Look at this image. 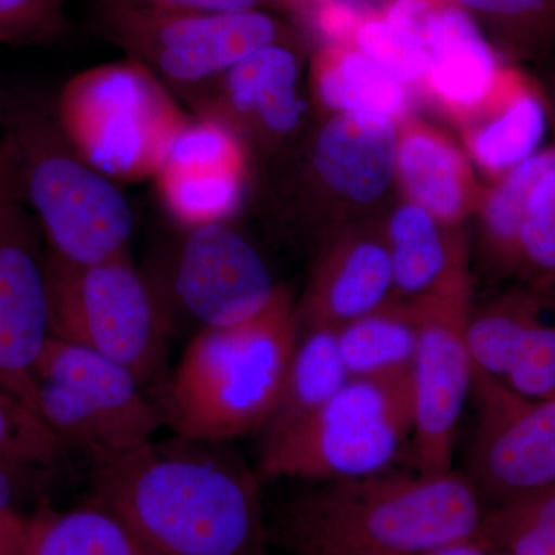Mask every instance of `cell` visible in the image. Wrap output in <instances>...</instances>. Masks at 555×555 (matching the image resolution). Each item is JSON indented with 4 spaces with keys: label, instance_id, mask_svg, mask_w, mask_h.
Returning a JSON list of instances; mask_svg holds the SVG:
<instances>
[{
    "label": "cell",
    "instance_id": "obj_5",
    "mask_svg": "<svg viewBox=\"0 0 555 555\" xmlns=\"http://www.w3.org/2000/svg\"><path fill=\"white\" fill-rule=\"evenodd\" d=\"M51 104L69 145L115 182L155 178L192 118L153 73L130 60L79 72Z\"/></svg>",
    "mask_w": 555,
    "mask_h": 555
},
{
    "label": "cell",
    "instance_id": "obj_32",
    "mask_svg": "<svg viewBox=\"0 0 555 555\" xmlns=\"http://www.w3.org/2000/svg\"><path fill=\"white\" fill-rule=\"evenodd\" d=\"M360 53L386 69L401 83L425 78L427 53L420 43L390 27L386 21H367L356 31Z\"/></svg>",
    "mask_w": 555,
    "mask_h": 555
},
{
    "label": "cell",
    "instance_id": "obj_20",
    "mask_svg": "<svg viewBox=\"0 0 555 555\" xmlns=\"http://www.w3.org/2000/svg\"><path fill=\"white\" fill-rule=\"evenodd\" d=\"M339 357L349 378L389 379L414 371L418 315L414 302L390 305L337 328Z\"/></svg>",
    "mask_w": 555,
    "mask_h": 555
},
{
    "label": "cell",
    "instance_id": "obj_31",
    "mask_svg": "<svg viewBox=\"0 0 555 555\" xmlns=\"http://www.w3.org/2000/svg\"><path fill=\"white\" fill-rule=\"evenodd\" d=\"M64 0H0V42L47 46L67 36Z\"/></svg>",
    "mask_w": 555,
    "mask_h": 555
},
{
    "label": "cell",
    "instance_id": "obj_12",
    "mask_svg": "<svg viewBox=\"0 0 555 555\" xmlns=\"http://www.w3.org/2000/svg\"><path fill=\"white\" fill-rule=\"evenodd\" d=\"M477 420L469 474L489 506L555 486V398L518 396L474 367Z\"/></svg>",
    "mask_w": 555,
    "mask_h": 555
},
{
    "label": "cell",
    "instance_id": "obj_15",
    "mask_svg": "<svg viewBox=\"0 0 555 555\" xmlns=\"http://www.w3.org/2000/svg\"><path fill=\"white\" fill-rule=\"evenodd\" d=\"M398 137L392 119L335 113L318 130L301 163V184L313 182L335 195L371 203L397 173Z\"/></svg>",
    "mask_w": 555,
    "mask_h": 555
},
{
    "label": "cell",
    "instance_id": "obj_30",
    "mask_svg": "<svg viewBox=\"0 0 555 555\" xmlns=\"http://www.w3.org/2000/svg\"><path fill=\"white\" fill-rule=\"evenodd\" d=\"M517 266L543 281L555 278V167L529 195L518 232Z\"/></svg>",
    "mask_w": 555,
    "mask_h": 555
},
{
    "label": "cell",
    "instance_id": "obj_35",
    "mask_svg": "<svg viewBox=\"0 0 555 555\" xmlns=\"http://www.w3.org/2000/svg\"><path fill=\"white\" fill-rule=\"evenodd\" d=\"M47 481V470L0 459V513L16 511L17 503L36 495Z\"/></svg>",
    "mask_w": 555,
    "mask_h": 555
},
{
    "label": "cell",
    "instance_id": "obj_39",
    "mask_svg": "<svg viewBox=\"0 0 555 555\" xmlns=\"http://www.w3.org/2000/svg\"><path fill=\"white\" fill-rule=\"evenodd\" d=\"M412 555H495L486 547L478 545V543H460V545H452L440 547V550L427 551V553L412 554Z\"/></svg>",
    "mask_w": 555,
    "mask_h": 555
},
{
    "label": "cell",
    "instance_id": "obj_36",
    "mask_svg": "<svg viewBox=\"0 0 555 555\" xmlns=\"http://www.w3.org/2000/svg\"><path fill=\"white\" fill-rule=\"evenodd\" d=\"M134 9L171 11V13L225 14L257 10L259 0H112Z\"/></svg>",
    "mask_w": 555,
    "mask_h": 555
},
{
    "label": "cell",
    "instance_id": "obj_23",
    "mask_svg": "<svg viewBox=\"0 0 555 555\" xmlns=\"http://www.w3.org/2000/svg\"><path fill=\"white\" fill-rule=\"evenodd\" d=\"M21 555H153L112 511L89 502L28 518Z\"/></svg>",
    "mask_w": 555,
    "mask_h": 555
},
{
    "label": "cell",
    "instance_id": "obj_28",
    "mask_svg": "<svg viewBox=\"0 0 555 555\" xmlns=\"http://www.w3.org/2000/svg\"><path fill=\"white\" fill-rule=\"evenodd\" d=\"M555 167V150H540L503 175L485 203V224L496 254L517 266V238L526 204L539 179Z\"/></svg>",
    "mask_w": 555,
    "mask_h": 555
},
{
    "label": "cell",
    "instance_id": "obj_13",
    "mask_svg": "<svg viewBox=\"0 0 555 555\" xmlns=\"http://www.w3.org/2000/svg\"><path fill=\"white\" fill-rule=\"evenodd\" d=\"M278 291L257 247L228 221L185 229L167 273V292L203 327L250 320Z\"/></svg>",
    "mask_w": 555,
    "mask_h": 555
},
{
    "label": "cell",
    "instance_id": "obj_27",
    "mask_svg": "<svg viewBox=\"0 0 555 555\" xmlns=\"http://www.w3.org/2000/svg\"><path fill=\"white\" fill-rule=\"evenodd\" d=\"M478 543L495 555H555V486L486 507Z\"/></svg>",
    "mask_w": 555,
    "mask_h": 555
},
{
    "label": "cell",
    "instance_id": "obj_3",
    "mask_svg": "<svg viewBox=\"0 0 555 555\" xmlns=\"http://www.w3.org/2000/svg\"><path fill=\"white\" fill-rule=\"evenodd\" d=\"M298 326V312L280 287L259 315L203 327L164 392L160 411L175 436L222 443L261 430L297 349Z\"/></svg>",
    "mask_w": 555,
    "mask_h": 555
},
{
    "label": "cell",
    "instance_id": "obj_10",
    "mask_svg": "<svg viewBox=\"0 0 555 555\" xmlns=\"http://www.w3.org/2000/svg\"><path fill=\"white\" fill-rule=\"evenodd\" d=\"M39 232L0 134V386L40 418L36 367L53 335Z\"/></svg>",
    "mask_w": 555,
    "mask_h": 555
},
{
    "label": "cell",
    "instance_id": "obj_38",
    "mask_svg": "<svg viewBox=\"0 0 555 555\" xmlns=\"http://www.w3.org/2000/svg\"><path fill=\"white\" fill-rule=\"evenodd\" d=\"M27 520L17 511L0 513V555H21Z\"/></svg>",
    "mask_w": 555,
    "mask_h": 555
},
{
    "label": "cell",
    "instance_id": "obj_7",
    "mask_svg": "<svg viewBox=\"0 0 555 555\" xmlns=\"http://www.w3.org/2000/svg\"><path fill=\"white\" fill-rule=\"evenodd\" d=\"M414 430V377L349 378L308 422L261 447L258 476L339 481L389 469Z\"/></svg>",
    "mask_w": 555,
    "mask_h": 555
},
{
    "label": "cell",
    "instance_id": "obj_26",
    "mask_svg": "<svg viewBox=\"0 0 555 555\" xmlns=\"http://www.w3.org/2000/svg\"><path fill=\"white\" fill-rule=\"evenodd\" d=\"M547 109L532 91H509L494 115L470 138V152L483 169L506 171L539 152L546 133Z\"/></svg>",
    "mask_w": 555,
    "mask_h": 555
},
{
    "label": "cell",
    "instance_id": "obj_37",
    "mask_svg": "<svg viewBox=\"0 0 555 555\" xmlns=\"http://www.w3.org/2000/svg\"><path fill=\"white\" fill-rule=\"evenodd\" d=\"M469 9L502 17H526L543 13L550 0H456Z\"/></svg>",
    "mask_w": 555,
    "mask_h": 555
},
{
    "label": "cell",
    "instance_id": "obj_8",
    "mask_svg": "<svg viewBox=\"0 0 555 555\" xmlns=\"http://www.w3.org/2000/svg\"><path fill=\"white\" fill-rule=\"evenodd\" d=\"M36 385L40 418L91 460L142 447L166 423L129 369L65 339L47 343Z\"/></svg>",
    "mask_w": 555,
    "mask_h": 555
},
{
    "label": "cell",
    "instance_id": "obj_6",
    "mask_svg": "<svg viewBox=\"0 0 555 555\" xmlns=\"http://www.w3.org/2000/svg\"><path fill=\"white\" fill-rule=\"evenodd\" d=\"M51 335L129 369L147 387L166 372L170 310L129 254L76 264L46 254Z\"/></svg>",
    "mask_w": 555,
    "mask_h": 555
},
{
    "label": "cell",
    "instance_id": "obj_16",
    "mask_svg": "<svg viewBox=\"0 0 555 555\" xmlns=\"http://www.w3.org/2000/svg\"><path fill=\"white\" fill-rule=\"evenodd\" d=\"M474 367L518 396L555 398V326L540 321L532 302L509 299L469 317Z\"/></svg>",
    "mask_w": 555,
    "mask_h": 555
},
{
    "label": "cell",
    "instance_id": "obj_33",
    "mask_svg": "<svg viewBox=\"0 0 555 555\" xmlns=\"http://www.w3.org/2000/svg\"><path fill=\"white\" fill-rule=\"evenodd\" d=\"M396 0H320L317 20L321 30L332 38H343L360 27V22L378 13Z\"/></svg>",
    "mask_w": 555,
    "mask_h": 555
},
{
    "label": "cell",
    "instance_id": "obj_18",
    "mask_svg": "<svg viewBox=\"0 0 555 555\" xmlns=\"http://www.w3.org/2000/svg\"><path fill=\"white\" fill-rule=\"evenodd\" d=\"M426 53V78L451 107L477 108L494 94L499 83L494 54L462 10H438Z\"/></svg>",
    "mask_w": 555,
    "mask_h": 555
},
{
    "label": "cell",
    "instance_id": "obj_4",
    "mask_svg": "<svg viewBox=\"0 0 555 555\" xmlns=\"http://www.w3.org/2000/svg\"><path fill=\"white\" fill-rule=\"evenodd\" d=\"M0 134L9 144L25 203L49 250L76 264L129 254L134 215L118 182L80 158L69 145L53 104L33 98L7 102Z\"/></svg>",
    "mask_w": 555,
    "mask_h": 555
},
{
    "label": "cell",
    "instance_id": "obj_21",
    "mask_svg": "<svg viewBox=\"0 0 555 555\" xmlns=\"http://www.w3.org/2000/svg\"><path fill=\"white\" fill-rule=\"evenodd\" d=\"M393 288L412 299L425 297L462 272V257L444 240L440 221L414 203L398 207L387 228Z\"/></svg>",
    "mask_w": 555,
    "mask_h": 555
},
{
    "label": "cell",
    "instance_id": "obj_1",
    "mask_svg": "<svg viewBox=\"0 0 555 555\" xmlns=\"http://www.w3.org/2000/svg\"><path fill=\"white\" fill-rule=\"evenodd\" d=\"M218 444L177 436L93 459L89 502L153 555H268L259 476Z\"/></svg>",
    "mask_w": 555,
    "mask_h": 555
},
{
    "label": "cell",
    "instance_id": "obj_2",
    "mask_svg": "<svg viewBox=\"0 0 555 555\" xmlns=\"http://www.w3.org/2000/svg\"><path fill=\"white\" fill-rule=\"evenodd\" d=\"M485 511L466 474L386 469L295 496L273 535L294 555L422 554L478 543Z\"/></svg>",
    "mask_w": 555,
    "mask_h": 555
},
{
    "label": "cell",
    "instance_id": "obj_14",
    "mask_svg": "<svg viewBox=\"0 0 555 555\" xmlns=\"http://www.w3.org/2000/svg\"><path fill=\"white\" fill-rule=\"evenodd\" d=\"M299 73L295 51L276 42L179 98L188 102L193 116L225 127L243 145L246 138L280 144L295 134L305 118Z\"/></svg>",
    "mask_w": 555,
    "mask_h": 555
},
{
    "label": "cell",
    "instance_id": "obj_34",
    "mask_svg": "<svg viewBox=\"0 0 555 555\" xmlns=\"http://www.w3.org/2000/svg\"><path fill=\"white\" fill-rule=\"evenodd\" d=\"M438 10L427 0H396L387 10V24L426 50Z\"/></svg>",
    "mask_w": 555,
    "mask_h": 555
},
{
    "label": "cell",
    "instance_id": "obj_29",
    "mask_svg": "<svg viewBox=\"0 0 555 555\" xmlns=\"http://www.w3.org/2000/svg\"><path fill=\"white\" fill-rule=\"evenodd\" d=\"M65 449L31 409L0 387V459L49 470L64 459Z\"/></svg>",
    "mask_w": 555,
    "mask_h": 555
},
{
    "label": "cell",
    "instance_id": "obj_22",
    "mask_svg": "<svg viewBox=\"0 0 555 555\" xmlns=\"http://www.w3.org/2000/svg\"><path fill=\"white\" fill-rule=\"evenodd\" d=\"M397 175L411 203L425 208L438 221H455L465 211V160L440 134L411 129L398 138Z\"/></svg>",
    "mask_w": 555,
    "mask_h": 555
},
{
    "label": "cell",
    "instance_id": "obj_24",
    "mask_svg": "<svg viewBox=\"0 0 555 555\" xmlns=\"http://www.w3.org/2000/svg\"><path fill=\"white\" fill-rule=\"evenodd\" d=\"M315 91L321 104L335 113H363L393 120L408 105L404 83L360 51L321 62Z\"/></svg>",
    "mask_w": 555,
    "mask_h": 555
},
{
    "label": "cell",
    "instance_id": "obj_17",
    "mask_svg": "<svg viewBox=\"0 0 555 555\" xmlns=\"http://www.w3.org/2000/svg\"><path fill=\"white\" fill-rule=\"evenodd\" d=\"M393 288L386 243L353 240L328 250L298 312L308 328H337L385 305Z\"/></svg>",
    "mask_w": 555,
    "mask_h": 555
},
{
    "label": "cell",
    "instance_id": "obj_9",
    "mask_svg": "<svg viewBox=\"0 0 555 555\" xmlns=\"http://www.w3.org/2000/svg\"><path fill=\"white\" fill-rule=\"evenodd\" d=\"M93 24L127 60L147 68L178 96L281 39L278 22L258 10L171 13L98 0Z\"/></svg>",
    "mask_w": 555,
    "mask_h": 555
},
{
    "label": "cell",
    "instance_id": "obj_40",
    "mask_svg": "<svg viewBox=\"0 0 555 555\" xmlns=\"http://www.w3.org/2000/svg\"><path fill=\"white\" fill-rule=\"evenodd\" d=\"M554 113H555V107H554Z\"/></svg>",
    "mask_w": 555,
    "mask_h": 555
},
{
    "label": "cell",
    "instance_id": "obj_11",
    "mask_svg": "<svg viewBox=\"0 0 555 555\" xmlns=\"http://www.w3.org/2000/svg\"><path fill=\"white\" fill-rule=\"evenodd\" d=\"M412 302L418 315V345L412 371V456L420 473H447L452 469L456 429L474 382L467 343L470 315L465 270L443 287Z\"/></svg>",
    "mask_w": 555,
    "mask_h": 555
},
{
    "label": "cell",
    "instance_id": "obj_19",
    "mask_svg": "<svg viewBox=\"0 0 555 555\" xmlns=\"http://www.w3.org/2000/svg\"><path fill=\"white\" fill-rule=\"evenodd\" d=\"M347 379L335 328H308L292 357L275 408L261 429L262 447L308 422Z\"/></svg>",
    "mask_w": 555,
    "mask_h": 555
},
{
    "label": "cell",
    "instance_id": "obj_25",
    "mask_svg": "<svg viewBox=\"0 0 555 555\" xmlns=\"http://www.w3.org/2000/svg\"><path fill=\"white\" fill-rule=\"evenodd\" d=\"M247 169L163 166L155 175L163 206L185 229L229 221L244 198Z\"/></svg>",
    "mask_w": 555,
    "mask_h": 555
}]
</instances>
